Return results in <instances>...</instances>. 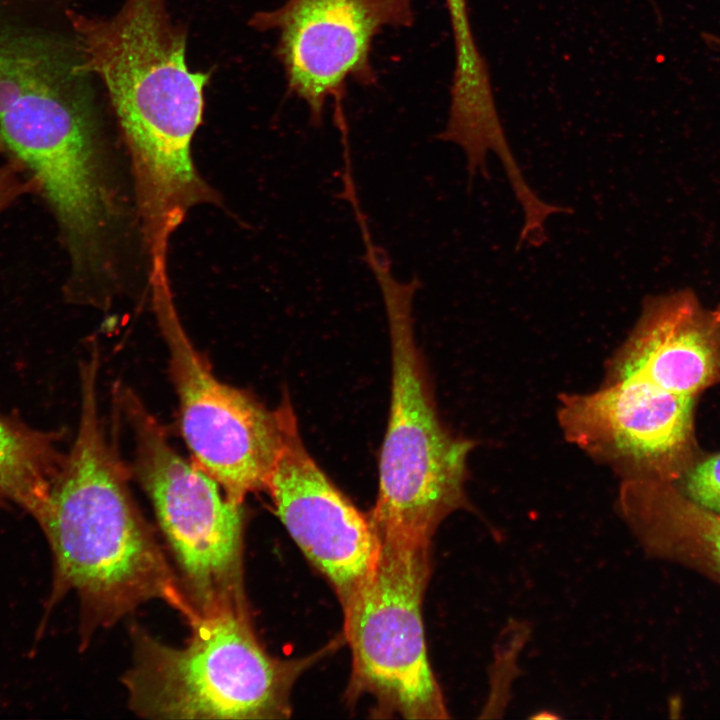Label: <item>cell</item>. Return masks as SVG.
<instances>
[{"instance_id":"obj_5","label":"cell","mask_w":720,"mask_h":720,"mask_svg":"<svg viewBox=\"0 0 720 720\" xmlns=\"http://www.w3.org/2000/svg\"><path fill=\"white\" fill-rule=\"evenodd\" d=\"M120 404L132 428L135 472L198 616L249 613L243 574V503L171 446L163 427L128 389Z\"/></svg>"},{"instance_id":"obj_13","label":"cell","mask_w":720,"mask_h":720,"mask_svg":"<svg viewBox=\"0 0 720 720\" xmlns=\"http://www.w3.org/2000/svg\"><path fill=\"white\" fill-rule=\"evenodd\" d=\"M62 458L54 434L0 415V504H16L34 516Z\"/></svg>"},{"instance_id":"obj_10","label":"cell","mask_w":720,"mask_h":720,"mask_svg":"<svg viewBox=\"0 0 720 720\" xmlns=\"http://www.w3.org/2000/svg\"><path fill=\"white\" fill-rule=\"evenodd\" d=\"M277 411L281 439L264 491L290 536L344 607L372 574L381 536L369 514L339 490L307 450L287 391Z\"/></svg>"},{"instance_id":"obj_1","label":"cell","mask_w":720,"mask_h":720,"mask_svg":"<svg viewBox=\"0 0 720 720\" xmlns=\"http://www.w3.org/2000/svg\"><path fill=\"white\" fill-rule=\"evenodd\" d=\"M97 373L93 366L81 370L77 434L34 516L53 556L49 602L76 593L86 643L97 629L112 626L150 600L164 601L188 624L198 618L107 440L99 417Z\"/></svg>"},{"instance_id":"obj_8","label":"cell","mask_w":720,"mask_h":720,"mask_svg":"<svg viewBox=\"0 0 720 720\" xmlns=\"http://www.w3.org/2000/svg\"><path fill=\"white\" fill-rule=\"evenodd\" d=\"M168 349L180 428L193 462L227 497L243 503L264 490L281 439L277 408L221 382L201 357L176 307L154 313Z\"/></svg>"},{"instance_id":"obj_4","label":"cell","mask_w":720,"mask_h":720,"mask_svg":"<svg viewBox=\"0 0 720 720\" xmlns=\"http://www.w3.org/2000/svg\"><path fill=\"white\" fill-rule=\"evenodd\" d=\"M249 613L225 611L189 623L182 647L133 626L132 665L122 677L130 709L149 719H282L297 678L332 645L299 659L271 656Z\"/></svg>"},{"instance_id":"obj_2","label":"cell","mask_w":720,"mask_h":720,"mask_svg":"<svg viewBox=\"0 0 720 720\" xmlns=\"http://www.w3.org/2000/svg\"><path fill=\"white\" fill-rule=\"evenodd\" d=\"M79 69L107 88L133 167L142 225L174 232L191 208L215 200L191 156L209 74L189 70L186 34L164 0H127L108 19L66 12Z\"/></svg>"},{"instance_id":"obj_12","label":"cell","mask_w":720,"mask_h":720,"mask_svg":"<svg viewBox=\"0 0 720 720\" xmlns=\"http://www.w3.org/2000/svg\"><path fill=\"white\" fill-rule=\"evenodd\" d=\"M618 508L641 546L720 582V514L688 499L673 482L623 479Z\"/></svg>"},{"instance_id":"obj_3","label":"cell","mask_w":720,"mask_h":720,"mask_svg":"<svg viewBox=\"0 0 720 720\" xmlns=\"http://www.w3.org/2000/svg\"><path fill=\"white\" fill-rule=\"evenodd\" d=\"M370 270L388 323L391 398L369 516L379 534L431 542L447 516L469 505L465 483L474 444L450 432L437 411L414 330L413 300L421 280H399L386 258L374 260Z\"/></svg>"},{"instance_id":"obj_14","label":"cell","mask_w":720,"mask_h":720,"mask_svg":"<svg viewBox=\"0 0 720 720\" xmlns=\"http://www.w3.org/2000/svg\"><path fill=\"white\" fill-rule=\"evenodd\" d=\"M675 486L694 503L720 514V452L695 462Z\"/></svg>"},{"instance_id":"obj_7","label":"cell","mask_w":720,"mask_h":720,"mask_svg":"<svg viewBox=\"0 0 720 720\" xmlns=\"http://www.w3.org/2000/svg\"><path fill=\"white\" fill-rule=\"evenodd\" d=\"M416 0H285L257 12L250 25L277 34L275 55L287 91L306 104L309 123L321 128L325 106L334 103V122L348 131L343 108L349 80L369 87L377 81L371 60L374 38L385 28L414 24Z\"/></svg>"},{"instance_id":"obj_9","label":"cell","mask_w":720,"mask_h":720,"mask_svg":"<svg viewBox=\"0 0 720 720\" xmlns=\"http://www.w3.org/2000/svg\"><path fill=\"white\" fill-rule=\"evenodd\" d=\"M695 398L635 376L608 378L593 392L562 395L566 440L623 479L676 482L694 463Z\"/></svg>"},{"instance_id":"obj_15","label":"cell","mask_w":720,"mask_h":720,"mask_svg":"<svg viewBox=\"0 0 720 720\" xmlns=\"http://www.w3.org/2000/svg\"><path fill=\"white\" fill-rule=\"evenodd\" d=\"M34 187L20 165L0 147V214Z\"/></svg>"},{"instance_id":"obj_11","label":"cell","mask_w":720,"mask_h":720,"mask_svg":"<svg viewBox=\"0 0 720 720\" xmlns=\"http://www.w3.org/2000/svg\"><path fill=\"white\" fill-rule=\"evenodd\" d=\"M635 376L695 398L720 384V305L688 290L650 296L609 364L608 378Z\"/></svg>"},{"instance_id":"obj_6","label":"cell","mask_w":720,"mask_h":720,"mask_svg":"<svg viewBox=\"0 0 720 720\" xmlns=\"http://www.w3.org/2000/svg\"><path fill=\"white\" fill-rule=\"evenodd\" d=\"M380 536L372 574L342 607L352 657L348 697L371 696L382 716L445 719L448 711L428 660L422 618L431 542Z\"/></svg>"}]
</instances>
